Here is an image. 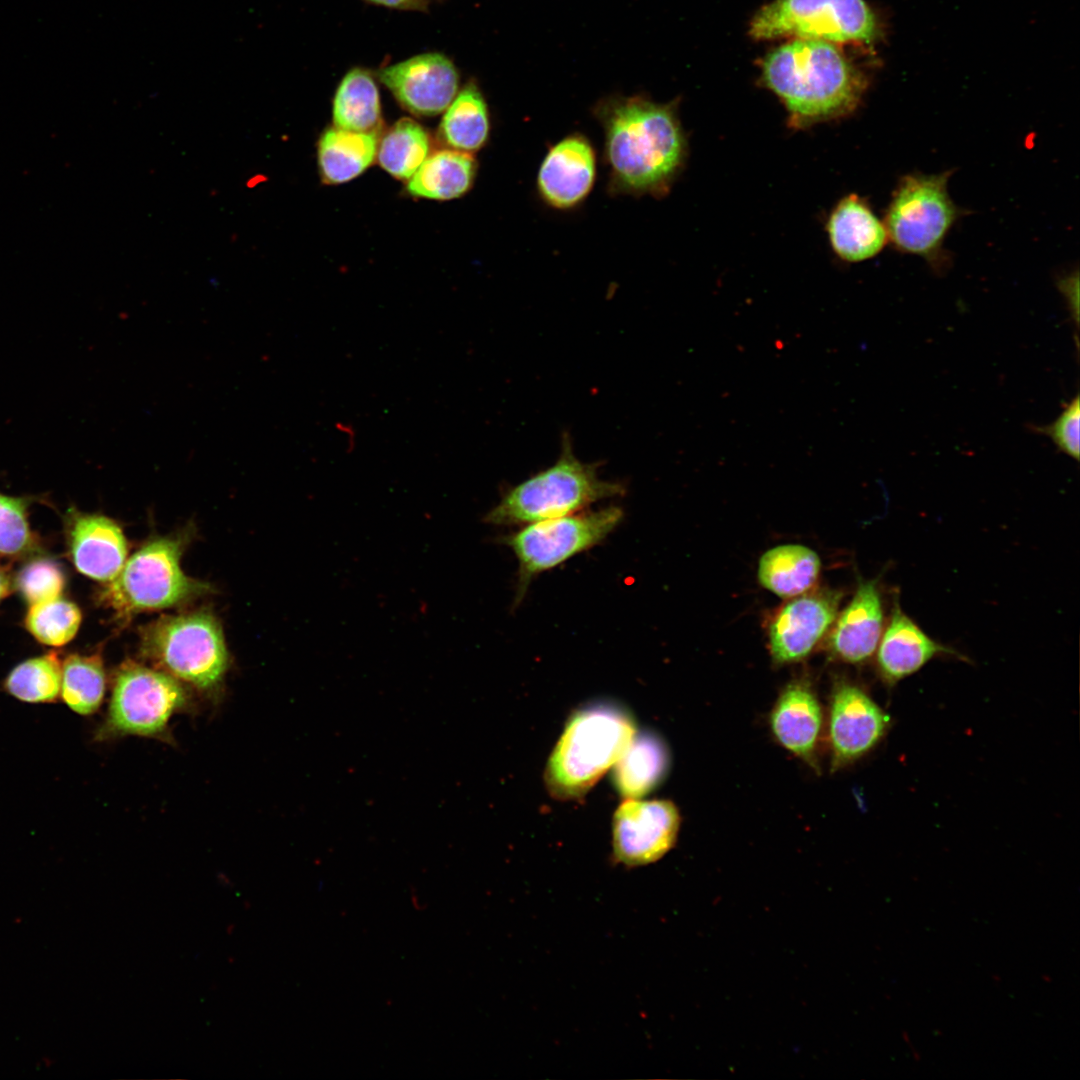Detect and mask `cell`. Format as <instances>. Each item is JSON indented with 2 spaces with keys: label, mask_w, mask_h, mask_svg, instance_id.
<instances>
[{
  "label": "cell",
  "mask_w": 1080,
  "mask_h": 1080,
  "mask_svg": "<svg viewBox=\"0 0 1080 1080\" xmlns=\"http://www.w3.org/2000/svg\"><path fill=\"white\" fill-rule=\"evenodd\" d=\"M594 114L604 131L609 191L664 196L687 154L675 106L641 95L611 96L597 103Z\"/></svg>",
  "instance_id": "6da1fadb"
},
{
  "label": "cell",
  "mask_w": 1080,
  "mask_h": 1080,
  "mask_svg": "<svg viewBox=\"0 0 1080 1080\" xmlns=\"http://www.w3.org/2000/svg\"><path fill=\"white\" fill-rule=\"evenodd\" d=\"M762 79L796 129L849 115L867 87L864 75L833 43L799 38L765 57Z\"/></svg>",
  "instance_id": "7a4b0ae2"
},
{
  "label": "cell",
  "mask_w": 1080,
  "mask_h": 1080,
  "mask_svg": "<svg viewBox=\"0 0 1080 1080\" xmlns=\"http://www.w3.org/2000/svg\"><path fill=\"white\" fill-rule=\"evenodd\" d=\"M636 723L621 704L595 701L569 717L545 769V784L560 800L582 797L624 753Z\"/></svg>",
  "instance_id": "3957f363"
},
{
  "label": "cell",
  "mask_w": 1080,
  "mask_h": 1080,
  "mask_svg": "<svg viewBox=\"0 0 1080 1080\" xmlns=\"http://www.w3.org/2000/svg\"><path fill=\"white\" fill-rule=\"evenodd\" d=\"M598 464L581 461L570 438L550 467L507 490L483 521L496 526L529 524L582 511L589 505L622 496V484L603 479Z\"/></svg>",
  "instance_id": "277c9868"
},
{
  "label": "cell",
  "mask_w": 1080,
  "mask_h": 1080,
  "mask_svg": "<svg viewBox=\"0 0 1080 1080\" xmlns=\"http://www.w3.org/2000/svg\"><path fill=\"white\" fill-rule=\"evenodd\" d=\"M142 655L153 667L217 698L229 666L222 629L204 611L163 616L142 632Z\"/></svg>",
  "instance_id": "5b68a950"
},
{
  "label": "cell",
  "mask_w": 1080,
  "mask_h": 1080,
  "mask_svg": "<svg viewBox=\"0 0 1080 1080\" xmlns=\"http://www.w3.org/2000/svg\"><path fill=\"white\" fill-rule=\"evenodd\" d=\"M191 707L182 682L155 668L127 659L115 671L110 701L98 741L139 736L173 742L169 722Z\"/></svg>",
  "instance_id": "8992f818"
},
{
  "label": "cell",
  "mask_w": 1080,
  "mask_h": 1080,
  "mask_svg": "<svg viewBox=\"0 0 1080 1080\" xmlns=\"http://www.w3.org/2000/svg\"><path fill=\"white\" fill-rule=\"evenodd\" d=\"M952 173L902 176L884 218L888 241L903 253L924 258L937 271L946 264V236L962 216L948 192Z\"/></svg>",
  "instance_id": "52a82bcc"
},
{
  "label": "cell",
  "mask_w": 1080,
  "mask_h": 1080,
  "mask_svg": "<svg viewBox=\"0 0 1080 1080\" xmlns=\"http://www.w3.org/2000/svg\"><path fill=\"white\" fill-rule=\"evenodd\" d=\"M182 541L158 538L126 559L117 576L99 593V601L119 620L147 611L169 608L190 600L208 587L181 569Z\"/></svg>",
  "instance_id": "ba28073f"
},
{
  "label": "cell",
  "mask_w": 1080,
  "mask_h": 1080,
  "mask_svg": "<svg viewBox=\"0 0 1080 1080\" xmlns=\"http://www.w3.org/2000/svg\"><path fill=\"white\" fill-rule=\"evenodd\" d=\"M623 511L609 506L526 524L503 538L518 561L517 599L531 580L573 556L602 542L623 519Z\"/></svg>",
  "instance_id": "9c48e42d"
},
{
  "label": "cell",
  "mask_w": 1080,
  "mask_h": 1080,
  "mask_svg": "<svg viewBox=\"0 0 1080 1080\" xmlns=\"http://www.w3.org/2000/svg\"><path fill=\"white\" fill-rule=\"evenodd\" d=\"M749 32L761 40L794 36L870 43L879 26L865 0H775L755 14Z\"/></svg>",
  "instance_id": "30bf717a"
},
{
  "label": "cell",
  "mask_w": 1080,
  "mask_h": 1080,
  "mask_svg": "<svg viewBox=\"0 0 1080 1080\" xmlns=\"http://www.w3.org/2000/svg\"><path fill=\"white\" fill-rule=\"evenodd\" d=\"M891 725L890 715L864 688L847 680L837 681L827 717L831 771L845 768L873 751Z\"/></svg>",
  "instance_id": "8fae6325"
},
{
  "label": "cell",
  "mask_w": 1080,
  "mask_h": 1080,
  "mask_svg": "<svg viewBox=\"0 0 1080 1080\" xmlns=\"http://www.w3.org/2000/svg\"><path fill=\"white\" fill-rule=\"evenodd\" d=\"M679 827L680 815L672 802L625 799L613 817L614 856L632 867L655 862L672 848Z\"/></svg>",
  "instance_id": "7c38bea8"
},
{
  "label": "cell",
  "mask_w": 1080,
  "mask_h": 1080,
  "mask_svg": "<svg viewBox=\"0 0 1080 1080\" xmlns=\"http://www.w3.org/2000/svg\"><path fill=\"white\" fill-rule=\"evenodd\" d=\"M375 76L399 104L417 116L444 112L458 93L459 72L440 52L415 55L377 70Z\"/></svg>",
  "instance_id": "4fadbf2b"
},
{
  "label": "cell",
  "mask_w": 1080,
  "mask_h": 1080,
  "mask_svg": "<svg viewBox=\"0 0 1080 1080\" xmlns=\"http://www.w3.org/2000/svg\"><path fill=\"white\" fill-rule=\"evenodd\" d=\"M839 600L838 592L819 589L785 602L768 627L774 663L790 664L806 658L833 625Z\"/></svg>",
  "instance_id": "5bb4252c"
},
{
  "label": "cell",
  "mask_w": 1080,
  "mask_h": 1080,
  "mask_svg": "<svg viewBox=\"0 0 1080 1080\" xmlns=\"http://www.w3.org/2000/svg\"><path fill=\"white\" fill-rule=\"evenodd\" d=\"M596 178V153L582 134H570L554 144L537 174V190L552 208L568 210L590 194Z\"/></svg>",
  "instance_id": "9a60e30c"
},
{
  "label": "cell",
  "mask_w": 1080,
  "mask_h": 1080,
  "mask_svg": "<svg viewBox=\"0 0 1080 1080\" xmlns=\"http://www.w3.org/2000/svg\"><path fill=\"white\" fill-rule=\"evenodd\" d=\"M823 721L821 703L807 679L788 683L769 715L770 730L778 744L817 772Z\"/></svg>",
  "instance_id": "2e32d148"
},
{
  "label": "cell",
  "mask_w": 1080,
  "mask_h": 1080,
  "mask_svg": "<svg viewBox=\"0 0 1080 1080\" xmlns=\"http://www.w3.org/2000/svg\"><path fill=\"white\" fill-rule=\"evenodd\" d=\"M67 538L75 567L92 579L111 581L127 559V541L122 529L106 516L73 515Z\"/></svg>",
  "instance_id": "e0dca14e"
},
{
  "label": "cell",
  "mask_w": 1080,
  "mask_h": 1080,
  "mask_svg": "<svg viewBox=\"0 0 1080 1080\" xmlns=\"http://www.w3.org/2000/svg\"><path fill=\"white\" fill-rule=\"evenodd\" d=\"M833 624L828 639L832 656L849 664L866 662L876 651L883 629L882 601L876 581L860 582Z\"/></svg>",
  "instance_id": "ac0fdd59"
},
{
  "label": "cell",
  "mask_w": 1080,
  "mask_h": 1080,
  "mask_svg": "<svg viewBox=\"0 0 1080 1080\" xmlns=\"http://www.w3.org/2000/svg\"><path fill=\"white\" fill-rule=\"evenodd\" d=\"M943 653L952 651L930 638L895 602L877 646V669L882 681L893 687Z\"/></svg>",
  "instance_id": "d6986e66"
},
{
  "label": "cell",
  "mask_w": 1080,
  "mask_h": 1080,
  "mask_svg": "<svg viewBox=\"0 0 1080 1080\" xmlns=\"http://www.w3.org/2000/svg\"><path fill=\"white\" fill-rule=\"evenodd\" d=\"M827 231L833 250L847 262L870 259L888 242L884 222L856 194L846 196L836 205L828 219Z\"/></svg>",
  "instance_id": "ffe728a7"
},
{
  "label": "cell",
  "mask_w": 1080,
  "mask_h": 1080,
  "mask_svg": "<svg viewBox=\"0 0 1080 1080\" xmlns=\"http://www.w3.org/2000/svg\"><path fill=\"white\" fill-rule=\"evenodd\" d=\"M669 764L667 746L659 736L648 731L636 732L613 765V784L625 799H637L661 784Z\"/></svg>",
  "instance_id": "44dd1931"
},
{
  "label": "cell",
  "mask_w": 1080,
  "mask_h": 1080,
  "mask_svg": "<svg viewBox=\"0 0 1080 1080\" xmlns=\"http://www.w3.org/2000/svg\"><path fill=\"white\" fill-rule=\"evenodd\" d=\"M820 570L821 561L815 551L799 544H784L761 556L758 579L777 596L793 598L813 588Z\"/></svg>",
  "instance_id": "7402d4cb"
},
{
  "label": "cell",
  "mask_w": 1080,
  "mask_h": 1080,
  "mask_svg": "<svg viewBox=\"0 0 1080 1080\" xmlns=\"http://www.w3.org/2000/svg\"><path fill=\"white\" fill-rule=\"evenodd\" d=\"M378 143V131L356 132L336 127L326 130L318 145L323 181L341 184L362 174L375 160Z\"/></svg>",
  "instance_id": "603a6c76"
},
{
  "label": "cell",
  "mask_w": 1080,
  "mask_h": 1080,
  "mask_svg": "<svg viewBox=\"0 0 1080 1080\" xmlns=\"http://www.w3.org/2000/svg\"><path fill=\"white\" fill-rule=\"evenodd\" d=\"M477 164L469 152L447 149L428 156L409 179L407 189L414 196L451 200L468 192Z\"/></svg>",
  "instance_id": "cb8c5ba5"
},
{
  "label": "cell",
  "mask_w": 1080,
  "mask_h": 1080,
  "mask_svg": "<svg viewBox=\"0 0 1080 1080\" xmlns=\"http://www.w3.org/2000/svg\"><path fill=\"white\" fill-rule=\"evenodd\" d=\"M334 127L356 131H378L381 124V103L378 86L372 72L353 67L340 81L333 99Z\"/></svg>",
  "instance_id": "d4e9b609"
},
{
  "label": "cell",
  "mask_w": 1080,
  "mask_h": 1080,
  "mask_svg": "<svg viewBox=\"0 0 1080 1080\" xmlns=\"http://www.w3.org/2000/svg\"><path fill=\"white\" fill-rule=\"evenodd\" d=\"M439 128L442 141L454 150L471 153L486 144L490 132L489 112L474 81H469L457 93L445 110Z\"/></svg>",
  "instance_id": "484cf974"
},
{
  "label": "cell",
  "mask_w": 1080,
  "mask_h": 1080,
  "mask_svg": "<svg viewBox=\"0 0 1080 1080\" xmlns=\"http://www.w3.org/2000/svg\"><path fill=\"white\" fill-rule=\"evenodd\" d=\"M106 674L99 654H71L62 664L61 697L75 713L92 715L102 705Z\"/></svg>",
  "instance_id": "4316f807"
},
{
  "label": "cell",
  "mask_w": 1080,
  "mask_h": 1080,
  "mask_svg": "<svg viewBox=\"0 0 1080 1080\" xmlns=\"http://www.w3.org/2000/svg\"><path fill=\"white\" fill-rule=\"evenodd\" d=\"M424 128L409 118L398 120L378 143L377 160L393 177L409 180L429 154Z\"/></svg>",
  "instance_id": "83f0119b"
},
{
  "label": "cell",
  "mask_w": 1080,
  "mask_h": 1080,
  "mask_svg": "<svg viewBox=\"0 0 1080 1080\" xmlns=\"http://www.w3.org/2000/svg\"><path fill=\"white\" fill-rule=\"evenodd\" d=\"M62 665L55 652L28 659L9 673L5 690L27 703H52L61 691Z\"/></svg>",
  "instance_id": "f1b7e54d"
},
{
  "label": "cell",
  "mask_w": 1080,
  "mask_h": 1080,
  "mask_svg": "<svg viewBox=\"0 0 1080 1080\" xmlns=\"http://www.w3.org/2000/svg\"><path fill=\"white\" fill-rule=\"evenodd\" d=\"M81 623V612L72 602L59 597L31 605L26 618L27 630L41 643L62 646L75 636Z\"/></svg>",
  "instance_id": "f546056e"
},
{
  "label": "cell",
  "mask_w": 1080,
  "mask_h": 1080,
  "mask_svg": "<svg viewBox=\"0 0 1080 1080\" xmlns=\"http://www.w3.org/2000/svg\"><path fill=\"white\" fill-rule=\"evenodd\" d=\"M28 504L25 497L0 493V554L20 555L34 548L27 519Z\"/></svg>",
  "instance_id": "4dcf8cb0"
},
{
  "label": "cell",
  "mask_w": 1080,
  "mask_h": 1080,
  "mask_svg": "<svg viewBox=\"0 0 1080 1080\" xmlns=\"http://www.w3.org/2000/svg\"><path fill=\"white\" fill-rule=\"evenodd\" d=\"M64 584L62 570L51 560L31 562L17 577L18 589L31 605L58 598Z\"/></svg>",
  "instance_id": "1f68e13d"
},
{
  "label": "cell",
  "mask_w": 1080,
  "mask_h": 1080,
  "mask_svg": "<svg viewBox=\"0 0 1080 1080\" xmlns=\"http://www.w3.org/2000/svg\"><path fill=\"white\" fill-rule=\"evenodd\" d=\"M1080 400L1077 394L1050 424L1032 426L1034 432L1047 436L1061 452L1079 460Z\"/></svg>",
  "instance_id": "d6a6232c"
},
{
  "label": "cell",
  "mask_w": 1080,
  "mask_h": 1080,
  "mask_svg": "<svg viewBox=\"0 0 1080 1080\" xmlns=\"http://www.w3.org/2000/svg\"><path fill=\"white\" fill-rule=\"evenodd\" d=\"M369 3L391 9L406 11H426L428 0H365Z\"/></svg>",
  "instance_id": "836d02e7"
},
{
  "label": "cell",
  "mask_w": 1080,
  "mask_h": 1080,
  "mask_svg": "<svg viewBox=\"0 0 1080 1080\" xmlns=\"http://www.w3.org/2000/svg\"><path fill=\"white\" fill-rule=\"evenodd\" d=\"M9 588V578L2 570H0V601L8 594Z\"/></svg>",
  "instance_id": "e575fe53"
}]
</instances>
